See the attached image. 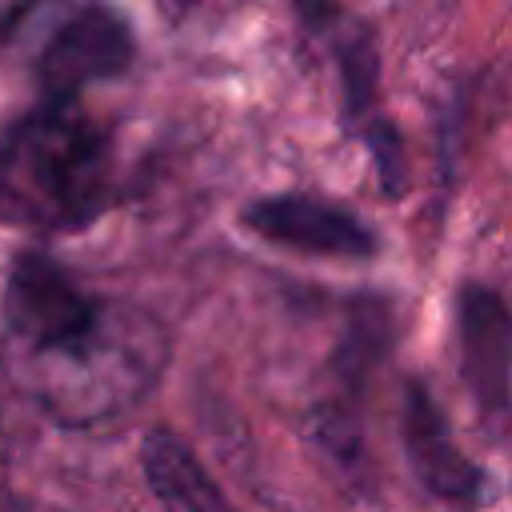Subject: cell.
Returning a JSON list of instances; mask_svg holds the SVG:
<instances>
[{
	"label": "cell",
	"mask_w": 512,
	"mask_h": 512,
	"mask_svg": "<svg viewBox=\"0 0 512 512\" xmlns=\"http://www.w3.org/2000/svg\"><path fill=\"white\" fill-rule=\"evenodd\" d=\"M360 140L372 152L376 180H380L384 196H404V188H408V156H404V136L396 132V124L388 116H380L376 124H368L360 132Z\"/></svg>",
	"instance_id": "9c48e42d"
},
{
	"label": "cell",
	"mask_w": 512,
	"mask_h": 512,
	"mask_svg": "<svg viewBox=\"0 0 512 512\" xmlns=\"http://www.w3.org/2000/svg\"><path fill=\"white\" fill-rule=\"evenodd\" d=\"M140 472L164 512H236L216 488L200 456L168 428H152L140 440Z\"/></svg>",
	"instance_id": "52a82bcc"
},
{
	"label": "cell",
	"mask_w": 512,
	"mask_h": 512,
	"mask_svg": "<svg viewBox=\"0 0 512 512\" xmlns=\"http://www.w3.org/2000/svg\"><path fill=\"white\" fill-rule=\"evenodd\" d=\"M460 380L488 424L512 416V304L484 280H464L452 300Z\"/></svg>",
	"instance_id": "3957f363"
},
{
	"label": "cell",
	"mask_w": 512,
	"mask_h": 512,
	"mask_svg": "<svg viewBox=\"0 0 512 512\" xmlns=\"http://www.w3.org/2000/svg\"><path fill=\"white\" fill-rule=\"evenodd\" d=\"M400 444L412 476L432 500L460 512H472L484 500L488 488L484 468L456 444L440 400L420 376H408L400 392Z\"/></svg>",
	"instance_id": "5b68a950"
},
{
	"label": "cell",
	"mask_w": 512,
	"mask_h": 512,
	"mask_svg": "<svg viewBox=\"0 0 512 512\" xmlns=\"http://www.w3.org/2000/svg\"><path fill=\"white\" fill-rule=\"evenodd\" d=\"M0 324L8 364L60 420H100L132 404L156 372L152 328L88 296L44 252H20L8 264Z\"/></svg>",
	"instance_id": "6da1fadb"
},
{
	"label": "cell",
	"mask_w": 512,
	"mask_h": 512,
	"mask_svg": "<svg viewBox=\"0 0 512 512\" xmlns=\"http://www.w3.org/2000/svg\"><path fill=\"white\" fill-rule=\"evenodd\" d=\"M116 200L112 136L76 100H40L0 136V224L76 232Z\"/></svg>",
	"instance_id": "7a4b0ae2"
},
{
	"label": "cell",
	"mask_w": 512,
	"mask_h": 512,
	"mask_svg": "<svg viewBox=\"0 0 512 512\" xmlns=\"http://www.w3.org/2000/svg\"><path fill=\"white\" fill-rule=\"evenodd\" d=\"M136 36L128 20L108 4L72 12L36 60V84L44 100H76L100 80H116L132 68Z\"/></svg>",
	"instance_id": "277c9868"
},
{
	"label": "cell",
	"mask_w": 512,
	"mask_h": 512,
	"mask_svg": "<svg viewBox=\"0 0 512 512\" xmlns=\"http://www.w3.org/2000/svg\"><path fill=\"white\" fill-rule=\"evenodd\" d=\"M292 8H296V16H300L308 28H328V24L336 20L340 0H292Z\"/></svg>",
	"instance_id": "30bf717a"
},
{
	"label": "cell",
	"mask_w": 512,
	"mask_h": 512,
	"mask_svg": "<svg viewBox=\"0 0 512 512\" xmlns=\"http://www.w3.org/2000/svg\"><path fill=\"white\" fill-rule=\"evenodd\" d=\"M244 228L264 236L268 244L308 252V256H336V260H372L380 252V236L368 220L352 208L320 200V196H264L244 208Z\"/></svg>",
	"instance_id": "8992f818"
},
{
	"label": "cell",
	"mask_w": 512,
	"mask_h": 512,
	"mask_svg": "<svg viewBox=\"0 0 512 512\" xmlns=\"http://www.w3.org/2000/svg\"><path fill=\"white\" fill-rule=\"evenodd\" d=\"M336 60H340V92H344V124L348 132H364L368 124L380 120V56H376V40L368 28L348 32L336 44Z\"/></svg>",
	"instance_id": "ba28073f"
}]
</instances>
